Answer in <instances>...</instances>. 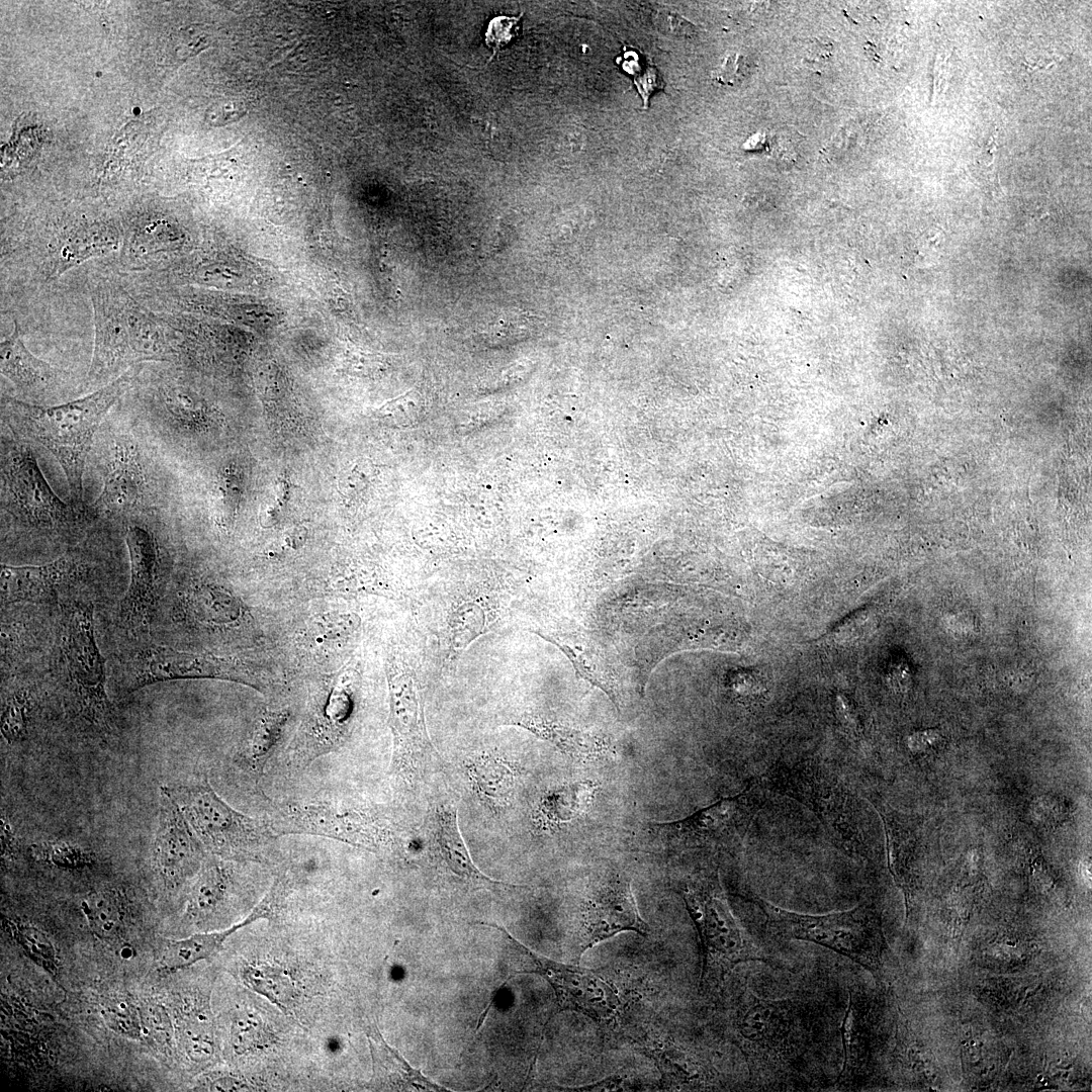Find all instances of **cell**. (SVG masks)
I'll return each mask as SVG.
<instances>
[{
  "mask_svg": "<svg viewBox=\"0 0 1092 1092\" xmlns=\"http://www.w3.org/2000/svg\"><path fill=\"white\" fill-rule=\"evenodd\" d=\"M143 364L83 397L39 405L1 395L2 423L17 438L48 449L59 461L75 505L85 507L83 473L94 436L109 411L131 388Z\"/></svg>",
  "mask_w": 1092,
  "mask_h": 1092,
  "instance_id": "6da1fadb",
  "label": "cell"
},
{
  "mask_svg": "<svg viewBox=\"0 0 1092 1092\" xmlns=\"http://www.w3.org/2000/svg\"><path fill=\"white\" fill-rule=\"evenodd\" d=\"M1 438V511L26 531L68 537L91 521L88 507L61 499L28 443L9 431Z\"/></svg>",
  "mask_w": 1092,
  "mask_h": 1092,
  "instance_id": "7a4b0ae2",
  "label": "cell"
},
{
  "mask_svg": "<svg viewBox=\"0 0 1092 1092\" xmlns=\"http://www.w3.org/2000/svg\"><path fill=\"white\" fill-rule=\"evenodd\" d=\"M133 425L117 428L106 424L103 486L88 507L91 519L115 517L130 521L159 509V451Z\"/></svg>",
  "mask_w": 1092,
  "mask_h": 1092,
  "instance_id": "3957f363",
  "label": "cell"
},
{
  "mask_svg": "<svg viewBox=\"0 0 1092 1092\" xmlns=\"http://www.w3.org/2000/svg\"><path fill=\"white\" fill-rule=\"evenodd\" d=\"M182 810L204 850L224 859L267 860L277 838L264 818L245 815L223 801L207 779L164 786Z\"/></svg>",
  "mask_w": 1092,
  "mask_h": 1092,
  "instance_id": "277c9868",
  "label": "cell"
},
{
  "mask_svg": "<svg viewBox=\"0 0 1092 1092\" xmlns=\"http://www.w3.org/2000/svg\"><path fill=\"white\" fill-rule=\"evenodd\" d=\"M263 818L277 836H323L373 852L396 845L387 820L370 808L331 797L275 804Z\"/></svg>",
  "mask_w": 1092,
  "mask_h": 1092,
  "instance_id": "5b68a950",
  "label": "cell"
},
{
  "mask_svg": "<svg viewBox=\"0 0 1092 1092\" xmlns=\"http://www.w3.org/2000/svg\"><path fill=\"white\" fill-rule=\"evenodd\" d=\"M682 898L701 941L703 990L717 987L740 963L768 960L736 920L717 876L694 881Z\"/></svg>",
  "mask_w": 1092,
  "mask_h": 1092,
  "instance_id": "8992f818",
  "label": "cell"
},
{
  "mask_svg": "<svg viewBox=\"0 0 1092 1092\" xmlns=\"http://www.w3.org/2000/svg\"><path fill=\"white\" fill-rule=\"evenodd\" d=\"M62 667L75 717L99 734L111 732L114 711L106 693L104 661L94 635L91 605L74 604L64 622Z\"/></svg>",
  "mask_w": 1092,
  "mask_h": 1092,
  "instance_id": "52a82bcc",
  "label": "cell"
},
{
  "mask_svg": "<svg viewBox=\"0 0 1092 1092\" xmlns=\"http://www.w3.org/2000/svg\"><path fill=\"white\" fill-rule=\"evenodd\" d=\"M734 1006L731 1027L754 1069L784 1068L802 1051L807 1026L796 1001L768 1000L745 987Z\"/></svg>",
  "mask_w": 1092,
  "mask_h": 1092,
  "instance_id": "ba28073f",
  "label": "cell"
},
{
  "mask_svg": "<svg viewBox=\"0 0 1092 1092\" xmlns=\"http://www.w3.org/2000/svg\"><path fill=\"white\" fill-rule=\"evenodd\" d=\"M386 670L388 723L393 737L389 774L412 783L430 761L441 758L428 733L421 681L412 660L400 651H392Z\"/></svg>",
  "mask_w": 1092,
  "mask_h": 1092,
  "instance_id": "9c48e42d",
  "label": "cell"
},
{
  "mask_svg": "<svg viewBox=\"0 0 1092 1092\" xmlns=\"http://www.w3.org/2000/svg\"><path fill=\"white\" fill-rule=\"evenodd\" d=\"M757 903L770 931L781 937L806 940L830 948L874 971L876 937L866 908L826 914H804L785 910L765 900Z\"/></svg>",
  "mask_w": 1092,
  "mask_h": 1092,
  "instance_id": "30bf717a",
  "label": "cell"
},
{
  "mask_svg": "<svg viewBox=\"0 0 1092 1092\" xmlns=\"http://www.w3.org/2000/svg\"><path fill=\"white\" fill-rule=\"evenodd\" d=\"M768 788L753 782L741 793L696 811L685 819L653 823L650 827L669 845L731 847L741 843L766 799Z\"/></svg>",
  "mask_w": 1092,
  "mask_h": 1092,
  "instance_id": "8fae6325",
  "label": "cell"
},
{
  "mask_svg": "<svg viewBox=\"0 0 1092 1092\" xmlns=\"http://www.w3.org/2000/svg\"><path fill=\"white\" fill-rule=\"evenodd\" d=\"M94 318V348L87 385L100 387L138 365L127 329L121 281L97 275L89 283Z\"/></svg>",
  "mask_w": 1092,
  "mask_h": 1092,
  "instance_id": "7c38bea8",
  "label": "cell"
},
{
  "mask_svg": "<svg viewBox=\"0 0 1092 1092\" xmlns=\"http://www.w3.org/2000/svg\"><path fill=\"white\" fill-rule=\"evenodd\" d=\"M121 238L112 224L81 222L62 229L36 247L15 253L28 255L36 278L51 283L80 264L118 251Z\"/></svg>",
  "mask_w": 1092,
  "mask_h": 1092,
  "instance_id": "4fadbf2b",
  "label": "cell"
},
{
  "mask_svg": "<svg viewBox=\"0 0 1092 1092\" xmlns=\"http://www.w3.org/2000/svg\"><path fill=\"white\" fill-rule=\"evenodd\" d=\"M193 678H218L253 686L247 674L231 660L150 645L131 659L125 693L131 694L156 682Z\"/></svg>",
  "mask_w": 1092,
  "mask_h": 1092,
  "instance_id": "5bb4252c",
  "label": "cell"
},
{
  "mask_svg": "<svg viewBox=\"0 0 1092 1092\" xmlns=\"http://www.w3.org/2000/svg\"><path fill=\"white\" fill-rule=\"evenodd\" d=\"M578 951L586 949L623 931L647 935L649 927L640 917L630 881L613 876L586 894L581 907Z\"/></svg>",
  "mask_w": 1092,
  "mask_h": 1092,
  "instance_id": "9a60e30c",
  "label": "cell"
},
{
  "mask_svg": "<svg viewBox=\"0 0 1092 1092\" xmlns=\"http://www.w3.org/2000/svg\"><path fill=\"white\" fill-rule=\"evenodd\" d=\"M763 782L770 791L788 795L806 805L831 826L842 839L852 840L851 809L836 780L810 762L792 768L777 767Z\"/></svg>",
  "mask_w": 1092,
  "mask_h": 1092,
  "instance_id": "2e32d148",
  "label": "cell"
},
{
  "mask_svg": "<svg viewBox=\"0 0 1092 1092\" xmlns=\"http://www.w3.org/2000/svg\"><path fill=\"white\" fill-rule=\"evenodd\" d=\"M125 544L130 578L122 599L119 620L123 627L139 631L154 617L159 589L160 550L156 535L139 521L125 525Z\"/></svg>",
  "mask_w": 1092,
  "mask_h": 1092,
  "instance_id": "e0dca14e",
  "label": "cell"
},
{
  "mask_svg": "<svg viewBox=\"0 0 1092 1092\" xmlns=\"http://www.w3.org/2000/svg\"><path fill=\"white\" fill-rule=\"evenodd\" d=\"M205 856L179 805L162 786L153 862L164 885L170 889L179 887L198 873Z\"/></svg>",
  "mask_w": 1092,
  "mask_h": 1092,
  "instance_id": "ac0fdd59",
  "label": "cell"
},
{
  "mask_svg": "<svg viewBox=\"0 0 1092 1092\" xmlns=\"http://www.w3.org/2000/svg\"><path fill=\"white\" fill-rule=\"evenodd\" d=\"M537 973L553 987L559 1004L597 1021L612 1018L620 1007L617 991L598 973L535 959Z\"/></svg>",
  "mask_w": 1092,
  "mask_h": 1092,
  "instance_id": "d6986e66",
  "label": "cell"
},
{
  "mask_svg": "<svg viewBox=\"0 0 1092 1092\" xmlns=\"http://www.w3.org/2000/svg\"><path fill=\"white\" fill-rule=\"evenodd\" d=\"M1 374L32 404L55 398L67 386L69 373L34 356L24 345L18 326L0 344Z\"/></svg>",
  "mask_w": 1092,
  "mask_h": 1092,
  "instance_id": "ffe728a7",
  "label": "cell"
},
{
  "mask_svg": "<svg viewBox=\"0 0 1092 1092\" xmlns=\"http://www.w3.org/2000/svg\"><path fill=\"white\" fill-rule=\"evenodd\" d=\"M88 571L80 554L66 555L46 564L11 566L2 564L1 597L4 603L44 602L58 596Z\"/></svg>",
  "mask_w": 1092,
  "mask_h": 1092,
  "instance_id": "44dd1931",
  "label": "cell"
},
{
  "mask_svg": "<svg viewBox=\"0 0 1092 1092\" xmlns=\"http://www.w3.org/2000/svg\"><path fill=\"white\" fill-rule=\"evenodd\" d=\"M279 907H281L280 898L270 889L243 921L232 925L230 928L197 933L169 941L161 956L160 964L162 969L173 972L210 959L221 949L224 941L234 932L259 919L275 914Z\"/></svg>",
  "mask_w": 1092,
  "mask_h": 1092,
  "instance_id": "7402d4cb",
  "label": "cell"
},
{
  "mask_svg": "<svg viewBox=\"0 0 1092 1092\" xmlns=\"http://www.w3.org/2000/svg\"><path fill=\"white\" fill-rule=\"evenodd\" d=\"M433 845L444 866L474 888L502 886L482 874L473 863L457 823V809L440 806L434 814Z\"/></svg>",
  "mask_w": 1092,
  "mask_h": 1092,
  "instance_id": "603a6c76",
  "label": "cell"
},
{
  "mask_svg": "<svg viewBox=\"0 0 1092 1092\" xmlns=\"http://www.w3.org/2000/svg\"><path fill=\"white\" fill-rule=\"evenodd\" d=\"M289 717L287 711H265L246 744L236 754L235 765L254 784H258L266 765L279 750Z\"/></svg>",
  "mask_w": 1092,
  "mask_h": 1092,
  "instance_id": "cb8c5ba5",
  "label": "cell"
},
{
  "mask_svg": "<svg viewBox=\"0 0 1092 1092\" xmlns=\"http://www.w3.org/2000/svg\"><path fill=\"white\" fill-rule=\"evenodd\" d=\"M124 308L136 363L168 360L172 348L168 343L163 321L159 314L142 304L127 289L124 296Z\"/></svg>",
  "mask_w": 1092,
  "mask_h": 1092,
  "instance_id": "d4e9b609",
  "label": "cell"
},
{
  "mask_svg": "<svg viewBox=\"0 0 1092 1092\" xmlns=\"http://www.w3.org/2000/svg\"><path fill=\"white\" fill-rule=\"evenodd\" d=\"M511 724L548 740L573 759L590 761L610 753L609 744L602 738L541 716L525 715Z\"/></svg>",
  "mask_w": 1092,
  "mask_h": 1092,
  "instance_id": "484cf974",
  "label": "cell"
},
{
  "mask_svg": "<svg viewBox=\"0 0 1092 1092\" xmlns=\"http://www.w3.org/2000/svg\"><path fill=\"white\" fill-rule=\"evenodd\" d=\"M488 597H465L452 604L446 624L448 659L457 658L494 620Z\"/></svg>",
  "mask_w": 1092,
  "mask_h": 1092,
  "instance_id": "4316f807",
  "label": "cell"
},
{
  "mask_svg": "<svg viewBox=\"0 0 1092 1092\" xmlns=\"http://www.w3.org/2000/svg\"><path fill=\"white\" fill-rule=\"evenodd\" d=\"M231 885L232 873L224 858L205 856L189 893L187 917L200 920L214 914L226 899Z\"/></svg>",
  "mask_w": 1092,
  "mask_h": 1092,
  "instance_id": "83f0119b",
  "label": "cell"
},
{
  "mask_svg": "<svg viewBox=\"0 0 1092 1092\" xmlns=\"http://www.w3.org/2000/svg\"><path fill=\"white\" fill-rule=\"evenodd\" d=\"M477 794L490 806L507 804L515 789L517 771L506 760L491 753L474 757L467 765Z\"/></svg>",
  "mask_w": 1092,
  "mask_h": 1092,
  "instance_id": "f1b7e54d",
  "label": "cell"
},
{
  "mask_svg": "<svg viewBox=\"0 0 1092 1092\" xmlns=\"http://www.w3.org/2000/svg\"><path fill=\"white\" fill-rule=\"evenodd\" d=\"M182 607L194 621L209 626H222L236 621L241 608L229 592L212 584H200L184 596Z\"/></svg>",
  "mask_w": 1092,
  "mask_h": 1092,
  "instance_id": "f546056e",
  "label": "cell"
},
{
  "mask_svg": "<svg viewBox=\"0 0 1092 1092\" xmlns=\"http://www.w3.org/2000/svg\"><path fill=\"white\" fill-rule=\"evenodd\" d=\"M242 494L240 470L232 463L220 466L214 473L206 497L211 521L220 532L226 533L232 529Z\"/></svg>",
  "mask_w": 1092,
  "mask_h": 1092,
  "instance_id": "4dcf8cb0",
  "label": "cell"
},
{
  "mask_svg": "<svg viewBox=\"0 0 1092 1092\" xmlns=\"http://www.w3.org/2000/svg\"><path fill=\"white\" fill-rule=\"evenodd\" d=\"M124 898L113 888L93 891L81 902V910L92 933L101 939L119 931L125 915Z\"/></svg>",
  "mask_w": 1092,
  "mask_h": 1092,
  "instance_id": "1f68e13d",
  "label": "cell"
},
{
  "mask_svg": "<svg viewBox=\"0 0 1092 1092\" xmlns=\"http://www.w3.org/2000/svg\"><path fill=\"white\" fill-rule=\"evenodd\" d=\"M597 785L590 781L563 786L548 793L541 801L540 813L549 825L570 821L590 806Z\"/></svg>",
  "mask_w": 1092,
  "mask_h": 1092,
  "instance_id": "d6a6232c",
  "label": "cell"
},
{
  "mask_svg": "<svg viewBox=\"0 0 1092 1092\" xmlns=\"http://www.w3.org/2000/svg\"><path fill=\"white\" fill-rule=\"evenodd\" d=\"M244 982L269 998L283 1010L293 1006L298 993L292 978L279 968L265 964L249 965L242 971Z\"/></svg>",
  "mask_w": 1092,
  "mask_h": 1092,
  "instance_id": "836d02e7",
  "label": "cell"
},
{
  "mask_svg": "<svg viewBox=\"0 0 1092 1092\" xmlns=\"http://www.w3.org/2000/svg\"><path fill=\"white\" fill-rule=\"evenodd\" d=\"M9 927L14 940L27 958L56 978L59 964L55 946L48 935L37 927L23 922L11 921Z\"/></svg>",
  "mask_w": 1092,
  "mask_h": 1092,
  "instance_id": "e575fe53",
  "label": "cell"
},
{
  "mask_svg": "<svg viewBox=\"0 0 1092 1092\" xmlns=\"http://www.w3.org/2000/svg\"><path fill=\"white\" fill-rule=\"evenodd\" d=\"M31 853L59 869L79 870L92 866L95 855L92 851L77 843L63 840H51L31 845Z\"/></svg>",
  "mask_w": 1092,
  "mask_h": 1092,
  "instance_id": "d590c367",
  "label": "cell"
},
{
  "mask_svg": "<svg viewBox=\"0 0 1092 1092\" xmlns=\"http://www.w3.org/2000/svg\"><path fill=\"white\" fill-rule=\"evenodd\" d=\"M208 1010L190 1011L184 1021L182 1040L188 1057L194 1062H205L214 1052L213 1035Z\"/></svg>",
  "mask_w": 1092,
  "mask_h": 1092,
  "instance_id": "8d00e7d4",
  "label": "cell"
},
{
  "mask_svg": "<svg viewBox=\"0 0 1092 1092\" xmlns=\"http://www.w3.org/2000/svg\"><path fill=\"white\" fill-rule=\"evenodd\" d=\"M273 1034L256 1014H238L231 1026V1043L237 1054H244L271 1044Z\"/></svg>",
  "mask_w": 1092,
  "mask_h": 1092,
  "instance_id": "74e56055",
  "label": "cell"
},
{
  "mask_svg": "<svg viewBox=\"0 0 1092 1092\" xmlns=\"http://www.w3.org/2000/svg\"><path fill=\"white\" fill-rule=\"evenodd\" d=\"M100 1014L105 1024L117 1034L139 1040L143 1024L140 1012L126 999H111L101 1005Z\"/></svg>",
  "mask_w": 1092,
  "mask_h": 1092,
  "instance_id": "f35d334b",
  "label": "cell"
},
{
  "mask_svg": "<svg viewBox=\"0 0 1092 1092\" xmlns=\"http://www.w3.org/2000/svg\"><path fill=\"white\" fill-rule=\"evenodd\" d=\"M30 702L26 692L18 691L4 702L1 711V733L10 742H19L27 735Z\"/></svg>",
  "mask_w": 1092,
  "mask_h": 1092,
  "instance_id": "ab89813d",
  "label": "cell"
},
{
  "mask_svg": "<svg viewBox=\"0 0 1092 1092\" xmlns=\"http://www.w3.org/2000/svg\"><path fill=\"white\" fill-rule=\"evenodd\" d=\"M296 503V485L288 479H279L270 488L261 507V520L265 526H275L284 521Z\"/></svg>",
  "mask_w": 1092,
  "mask_h": 1092,
  "instance_id": "60d3db41",
  "label": "cell"
},
{
  "mask_svg": "<svg viewBox=\"0 0 1092 1092\" xmlns=\"http://www.w3.org/2000/svg\"><path fill=\"white\" fill-rule=\"evenodd\" d=\"M140 1015L144 1034L148 1035L157 1045L170 1048L173 1038V1027L165 1008L157 1003H148L142 1008Z\"/></svg>",
  "mask_w": 1092,
  "mask_h": 1092,
  "instance_id": "b9f144b4",
  "label": "cell"
},
{
  "mask_svg": "<svg viewBox=\"0 0 1092 1092\" xmlns=\"http://www.w3.org/2000/svg\"><path fill=\"white\" fill-rule=\"evenodd\" d=\"M520 16L509 17L500 15L489 21L484 34L485 44L492 51V55L488 61H491L495 54L514 37L516 34L514 27L517 25Z\"/></svg>",
  "mask_w": 1092,
  "mask_h": 1092,
  "instance_id": "7bdbcfd3",
  "label": "cell"
},
{
  "mask_svg": "<svg viewBox=\"0 0 1092 1092\" xmlns=\"http://www.w3.org/2000/svg\"><path fill=\"white\" fill-rule=\"evenodd\" d=\"M1068 806L1057 796L1043 795L1032 803V814L1041 824L1054 826L1068 815Z\"/></svg>",
  "mask_w": 1092,
  "mask_h": 1092,
  "instance_id": "ee69618b",
  "label": "cell"
},
{
  "mask_svg": "<svg viewBox=\"0 0 1092 1092\" xmlns=\"http://www.w3.org/2000/svg\"><path fill=\"white\" fill-rule=\"evenodd\" d=\"M751 69L747 57L734 54L724 60L723 64L714 72L713 78L722 84L734 86L745 80Z\"/></svg>",
  "mask_w": 1092,
  "mask_h": 1092,
  "instance_id": "f6af8a7d",
  "label": "cell"
},
{
  "mask_svg": "<svg viewBox=\"0 0 1092 1092\" xmlns=\"http://www.w3.org/2000/svg\"><path fill=\"white\" fill-rule=\"evenodd\" d=\"M831 57V46L818 39H810L804 48L803 60L810 67H825Z\"/></svg>",
  "mask_w": 1092,
  "mask_h": 1092,
  "instance_id": "bcb514c9",
  "label": "cell"
},
{
  "mask_svg": "<svg viewBox=\"0 0 1092 1092\" xmlns=\"http://www.w3.org/2000/svg\"><path fill=\"white\" fill-rule=\"evenodd\" d=\"M355 629V623L352 618L346 620L345 617H338L333 620L324 621L317 625V636L321 638H331L338 635L345 634L348 631Z\"/></svg>",
  "mask_w": 1092,
  "mask_h": 1092,
  "instance_id": "7dc6e473",
  "label": "cell"
},
{
  "mask_svg": "<svg viewBox=\"0 0 1092 1092\" xmlns=\"http://www.w3.org/2000/svg\"><path fill=\"white\" fill-rule=\"evenodd\" d=\"M205 1087L209 1091H242L249 1086L233 1076H219L209 1080Z\"/></svg>",
  "mask_w": 1092,
  "mask_h": 1092,
  "instance_id": "c3c4849f",
  "label": "cell"
},
{
  "mask_svg": "<svg viewBox=\"0 0 1092 1092\" xmlns=\"http://www.w3.org/2000/svg\"><path fill=\"white\" fill-rule=\"evenodd\" d=\"M636 84L644 100H646L649 94L656 89L661 82L656 75V71L649 69L648 72L636 80Z\"/></svg>",
  "mask_w": 1092,
  "mask_h": 1092,
  "instance_id": "681fc988",
  "label": "cell"
}]
</instances>
